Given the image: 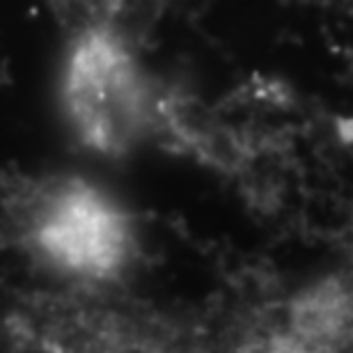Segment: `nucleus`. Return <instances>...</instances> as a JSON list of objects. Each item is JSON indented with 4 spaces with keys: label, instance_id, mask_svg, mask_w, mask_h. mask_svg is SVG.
Segmentation results:
<instances>
[{
    "label": "nucleus",
    "instance_id": "obj_1",
    "mask_svg": "<svg viewBox=\"0 0 353 353\" xmlns=\"http://www.w3.org/2000/svg\"><path fill=\"white\" fill-rule=\"evenodd\" d=\"M60 103L74 138L97 154H122L145 126L147 90L131 53L110 32L92 28L69 48Z\"/></svg>",
    "mask_w": 353,
    "mask_h": 353
},
{
    "label": "nucleus",
    "instance_id": "obj_2",
    "mask_svg": "<svg viewBox=\"0 0 353 353\" xmlns=\"http://www.w3.org/2000/svg\"><path fill=\"white\" fill-rule=\"evenodd\" d=\"M28 241L41 262L85 280H108L131 257V225L124 211L81 179L44 188L28 214Z\"/></svg>",
    "mask_w": 353,
    "mask_h": 353
}]
</instances>
